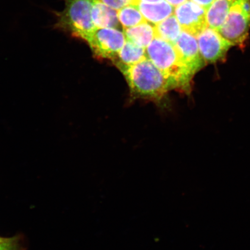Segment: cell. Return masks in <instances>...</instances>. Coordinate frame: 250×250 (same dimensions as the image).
Segmentation results:
<instances>
[{"label": "cell", "mask_w": 250, "mask_h": 250, "mask_svg": "<svg viewBox=\"0 0 250 250\" xmlns=\"http://www.w3.org/2000/svg\"><path fill=\"white\" fill-rule=\"evenodd\" d=\"M147 58L168 81L170 89L189 91L194 74L181 61L173 43L155 37L146 48Z\"/></svg>", "instance_id": "1"}, {"label": "cell", "mask_w": 250, "mask_h": 250, "mask_svg": "<svg viewBox=\"0 0 250 250\" xmlns=\"http://www.w3.org/2000/svg\"><path fill=\"white\" fill-rule=\"evenodd\" d=\"M116 65L124 74L134 98L159 101L171 89L164 74L148 58L133 65Z\"/></svg>", "instance_id": "2"}, {"label": "cell", "mask_w": 250, "mask_h": 250, "mask_svg": "<svg viewBox=\"0 0 250 250\" xmlns=\"http://www.w3.org/2000/svg\"><path fill=\"white\" fill-rule=\"evenodd\" d=\"M63 11H52L56 22L54 29L69 34L75 38L86 41L97 28L92 19V9L95 0H64Z\"/></svg>", "instance_id": "3"}, {"label": "cell", "mask_w": 250, "mask_h": 250, "mask_svg": "<svg viewBox=\"0 0 250 250\" xmlns=\"http://www.w3.org/2000/svg\"><path fill=\"white\" fill-rule=\"evenodd\" d=\"M250 13L244 9L240 0H235L219 33L232 46L242 45L249 36Z\"/></svg>", "instance_id": "4"}, {"label": "cell", "mask_w": 250, "mask_h": 250, "mask_svg": "<svg viewBox=\"0 0 250 250\" xmlns=\"http://www.w3.org/2000/svg\"><path fill=\"white\" fill-rule=\"evenodd\" d=\"M126 40L125 34L117 29L104 28L96 29L85 42L97 57L114 61Z\"/></svg>", "instance_id": "5"}, {"label": "cell", "mask_w": 250, "mask_h": 250, "mask_svg": "<svg viewBox=\"0 0 250 250\" xmlns=\"http://www.w3.org/2000/svg\"><path fill=\"white\" fill-rule=\"evenodd\" d=\"M200 54L205 64L223 60L232 45L216 30L207 27L196 36Z\"/></svg>", "instance_id": "6"}, {"label": "cell", "mask_w": 250, "mask_h": 250, "mask_svg": "<svg viewBox=\"0 0 250 250\" xmlns=\"http://www.w3.org/2000/svg\"><path fill=\"white\" fill-rule=\"evenodd\" d=\"M206 12L207 9L192 0H187L175 7L174 14L182 30L196 37L208 27Z\"/></svg>", "instance_id": "7"}, {"label": "cell", "mask_w": 250, "mask_h": 250, "mask_svg": "<svg viewBox=\"0 0 250 250\" xmlns=\"http://www.w3.org/2000/svg\"><path fill=\"white\" fill-rule=\"evenodd\" d=\"M173 45L181 61L193 74H195L206 64L200 54L195 36L182 30Z\"/></svg>", "instance_id": "8"}, {"label": "cell", "mask_w": 250, "mask_h": 250, "mask_svg": "<svg viewBox=\"0 0 250 250\" xmlns=\"http://www.w3.org/2000/svg\"><path fill=\"white\" fill-rule=\"evenodd\" d=\"M136 5L146 20L155 25L173 15L175 10L174 6L166 0L156 3L139 1Z\"/></svg>", "instance_id": "9"}, {"label": "cell", "mask_w": 250, "mask_h": 250, "mask_svg": "<svg viewBox=\"0 0 250 250\" xmlns=\"http://www.w3.org/2000/svg\"><path fill=\"white\" fill-rule=\"evenodd\" d=\"M92 21L97 29L117 28L119 25L118 12L101 0H95L92 9Z\"/></svg>", "instance_id": "10"}, {"label": "cell", "mask_w": 250, "mask_h": 250, "mask_svg": "<svg viewBox=\"0 0 250 250\" xmlns=\"http://www.w3.org/2000/svg\"><path fill=\"white\" fill-rule=\"evenodd\" d=\"M124 30L126 40L141 48H147L155 37L154 26L147 21Z\"/></svg>", "instance_id": "11"}, {"label": "cell", "mask_w": 250, "mask_h": 250, "mask_svg": "<svg viewBox=\"0 0 250 250\" xmlns=\"http://www.w3.org/2000/svg\"><path fill=\"white\" fill-rule=\"evenodd\" d=\"M235 0H215L206 12L208 26L218 30L226 21Z\"/></svg>", "instance_id": "12"}, {"label": "cell", "mask_w": 250, "mask_h": 250, "mask_svg": "<svg viewBox=\"0 0 250 250\" xmlns=\"http://www.w3.org/2000/svg\"><path fill=\"white\" fill-rule=\"evenodd\" d=\"M146 58V48H141L130 41L126 40L117 58L113 62L115 65H131L138 63Z\"/></svg>", "instance_id": "13"}, {"label": "cell", "mask_w": 250, "mask_h": 250, "mask_svg": "<svg viewBox=\"0 0 250 250\" xmlns=\"http://www.w3.org/2000/svg\"><path fill=\"white\" fill-rule=\"evenodd\" d=\"M154 28L155 37L167 41L173 44L179 38L183 30L175 15H172L155 24Z\"/></svg>", "instance_id": "14"}, {"label": "cell", "mask_w": 250, "mask_h": 250, "mask_svg": "<svg viewBox=\"0 0 250 250\" xmlns=\"http://www.w3.org/2000/svg\"><path fill=\"white\" fill-rule=\"evenodd\" d=\"M117 12L119 21L124 29L137 26L146 21L136 5L125 6Z\"/></svg>", "instance_id": "15"}, {"label": "cell", "mask_w": 250, "mask_h": 250, "mask_svg": "<svg viewBox=\"0 0 250 250\" xmlns=\"http://www.w3.org/2000/svg\"><path fill=\"white\" fill-rule=\"evenodd\" d=\"M0 250H21L20 239L18 237H0Z\"/></svg>", "instance_id": "16"}, {"label": "cell", "mask_w": 250, "mask_h": 250, "mask_svg": "<svg viewBox=\"0 0 250 250\" xmlns=\"http://www.w3.org/2000/svg\"><path fill=\"white\" fill-rule=\"evenodd\" d=\"M101 1L108 7L117 11L120 10L125 6L130 4L136 5L139 2V0H101Z\"/></svg>", "instance_id": "17"}, {"label": "cell", "mask_w": 250, "mask_h": 250, "mask_svg": "<svg viewBox=\"0 0 250 250\" xmlns=\"http://www.w3.org/2000/svg\"><path fill=\"white\" fill-rule=\"evenodd\" d=\"M192 1L206 9H208L215 0H192Z\"/></svg>", "instance_id": "18"}, {"label": "cell", "mask_w": 250, "mask_h": 250, "mask_svg": "<svg viewBox=\"0 0 250 250\" xmlns=\"http://www.w3.org/2000/svg\"><path fill=\"white\" fill-rule=\"evenodd\" d=\"M166 1L174 6V7H176L178 5L183 4V2L186 1L187 0H166Z\"/></svg>", "instance_id": "19"}, {"label": "cell", "mask_w": 250, "mask_h": 250, "mask_svg": "<svg viewBox=\"0 0 250 250\" xmlns=\"http://www.w3.org/2000/svg\"><path fill=\"white\" fill-rule=\"evenodd\" d=\"M162 1H163V0H139V1H142V2H147V3L160 2Z\"/></svg>", "instance_id": "20"}]
</instances>
